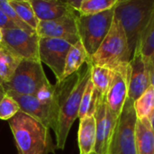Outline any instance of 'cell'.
<instances>
[{
	"mask_svg": "<svg viewBox=\"0 0 154 154\" xmlns=\"http://www.w3.org/2000/svg\"><path fill=\"white\" fill-rule=\"evenodd\" d=\"M91 64L88 61L73 75L61 82H56L59 101V118L55 133L56 148L63 150L71 126L77 118L84 90L90 79Z\"/></svg>",
	"mask_w": 154,
	"mask_h": 154,
	"instance_id": "6da1fadb",
	"label": "cell"
},
{
	"mask_svg": "<svg viewBox=\"0 0 154 154\" xmlns=\"http://www.w3.org/2000/svg\"><path fill=\"white\" fill-rule=\"evenodd\" d=\"M18 154L54 153L56 144L53 143L50 129L30 116L18 112L8 120Z\"/></svg>",
	"mask_w": 154,
	"mask_h": 154,
	"instance_id": "7a4b0ae2",
	"label": "cell"
},
{
	"mask_svg": "<svg viewBox=\"0 0 154 154\" xmlns=\"http://www.w3.org/2000/svg\"><path fill=\"white\" fill-rule=\"evenodd\" d=\"M153 8L154 0H118L115 5V17L126 34L132 57L141 42Z\"/></svg>",
	"mask_w": 154,
	"mask_h": 154,
	"instance_id": "3957f363",
	"label": "cell"
},
{
	"mask_svg": "<svg viewBox=\"0 0 154 154\" xmlns=\"http://www.w3.org/2000/svg\"><path fill=\"white\" fill-rule=\"evenodd\" d=\"M131 58L126 34L120 22L114 16L107 35L95 54L89 58L88 62L113 70L120 65L129 63Z\"/></svg>",
	"mask_w": 154,
	"mask_h": 154,
	"instance_id": "277c9868",
	"label": "cell"
},
{
	"mask_svg": "<svg viewBox=\"0 0 154 154\" xmlns=\"http://www.w3.org/2000/svg\"><path fill=\"white\" fill-rule=\"evenodd\" d=\"M115 16V7L105 12L78 17V32L88 57L97 51L107 35Z\"/></svg>",
	"mask_w": 154,
	"mask_h": 154,
	"instance_id": "5b68a950",
	"label": "cell"
},
{
	"mask_svg": "<svg viewBox=\"0 0 154 154\" xmlns=\"http://www.w3.org/2000/svg\"><path fill=\"white\" fill-rule=\"evenodd\" d=\"M47 82H49V79L41 61L23 60L10 81L4 83L3 87L5 92L35 96Z\"/></svg>",
	"mask_w": 154,
	"mask_h": 154,
	"instance_id": "8992f818",
	"label": "cell"
},
{
	"mask_svg": "<svg viewBox=\"0 0 154 154\" xmlns=\"http://www.w3.org/2000/svg\"><path fill=\"white\" fill-rule=\"evenodd\" d=\"M136 120L134 101L127 97L117 120L108 154H137L135 143Z\"/></svg>",
	"mask_w": 154,
	"mask_h": 154,
	"instance_id": "52a82bcc",
	"label": "cell"
},
{
	"mask_svg": "<svg viewBox=\"0 0 154 154\" xmlns=\"http://www.w3.org/2000/svg\"><path fill=\"white\" fill-rule=\"evenodd\" d=\"M5 93L14 98L19 105L21 112L34 118L49 129L56 131L59 118L58 97L53 102L44 103L37 99L35 96H24L13 92Z\"/></svg>",
	"mask_w": 154,
	"mask_h": 154,
	"instance_id": "ba28073f",
	"label": "cell"
},
{
	"mask_svg": "<svg viewBox=\"0 0 154 154\" xmlns=\"http://www.w3.org/2000/svg\"><path fill=\"white\" fill-rule=\"evenodd\" d=\"M94 116L97 130V140L94 152L96 154H108L109 145L118 119L108 109L106 96H102L98 92Z\"/></svg>",
	"mask_w": 154,
	"mask_h": 154,
	"instance_id": "9c48e42d",
	"label": "cell"
},
{
	"mask_svg": "<svg viewBox=\"0 0 154 154\" xmlns=\"http://www.w3.org/2000/svg\"><path fill=\"white\" fill-rule=\"evenodd\" d=\"M79 15L78 12L71 11L60 18L40 22L36 33L40 38L61 39L74 45L79 41L77 23Z\"/></svg>",
	"mask_w": 154,
	"mask_h": 154,
	"instance_id": "30bf717a",
	"label": "cell"
},
{
	"mask_svg": "<svg viewBox=\"0 0 154 154\" xmlns=\"http://www.w3.org/2000/svg\"><path fill=\"white\" fill-rule=\"evenodd\" d=\"M2 45L10 50L22 60H39V40L40 37L35 32H28L21 29L3 30Z\"/></svg>",
	"mask_w": 154,
	"mask_h": 154,
	"instance_id": "8fae6325",
	"label": "cell"
},
{
	"mask_svg": "<svg viewBox=\"0 0 154 154\" xmlns=\"http://www.w3.org/2000/svg\"><path fill=\"white\" fill-rule=\"evenodd\" d=\"M71 47L72 44L61 39L40 38L39 40V60L51 69L57 81L61 79L66 58Z\"/></svg>",
	"mask_w": 154,
	"mask_h": 154,
	"instance_id": "7c38bea8",
	"label": "cell"
},
{
	"mask_svg": "<svg viewBox=\"0 0 154 154\" xmlns=\"http://www.w3.org/2000/svg\"><path fill=\"white\" fill-rule=\"evenodd\" d=\"M129 71L128 97L134 102L152 86L150 59L142 53L140 44L129 61Z\"/></svg>",
	"mask_w": 154,
	"mask_h": 154,
	"instance_id": "4fadbf2b",
	"label": "cell"
},
{
	"mask_svg": "<svg viewBox=\"0 0 154 154\" xmlns=\"http://www.w3.org/2000/svg\"><path fill=\"white\" fill-rule=\"evenodd\" d=\"M129 72V63L113 69V79L106 95L107 107L117 119L128 97Z\"/></svg>",
	"mask_w": 154,
	"mask_h": 154,
	"instance_id": "5bb4252c",
	"label": "cell"
},
{
	"mask_svg": "<svg viewBox=\"0 0 154 154\" xmlns=\"http://www.w3.org/2000/svg\"><path fill=\"white\" fill-rule=\"evenodd\" d=\"M40 22L60 18L66 14L75 11L67 3L60 0H29Z\"/></svg>",
	"mask_w": 154,
	"mask_h": 154,
	"instance_id": "9a60e30c",
	"label": "cell"
},
{
	"mask_svg": "<svg viewBox=\"0 0 154 154\" xmlns=\"http://www.w3.org/2000/svg\"><path fill=\"white\" fill-rule=\"evenodd\" d=\"M97 140L96 120L94 116H86L79 119L78 132V145L79 154H92Z\"/></svg>",
	"mask_w": 154,
	"mask_h": 154,
	"instance_id": "2e32d148",
	"label": "cell"
},
{
	"mask_svg": "<svg viewBox=\"0 0 154 154\" xmlns=\"http://www.w3.org/2000/svg\"><path fill=\"white\" fill-rule=\"evenodd\" d=\"M135 143L137 154H154V131L149 119L137 118Z\"/></svg>",
	"mask_w": 154,
	"mask_h": 154,
	"instance_id": "e0dca14e",
	"label": "cell"
},
{
	"mask_svg": "<svg viewBox=\"0 0 154 154\" xmlns=\"http://www.w3.org/2000/svg\"><path fill=\"white\" fill-rule=\"evenodd\" d=\"M89 60V57L80 42V40L72 45L70 48L67 58H66V62H65V68L63 74L61 76V79L57 81V82H61L69 76L73 75L74 73L78 72L84 64H86Z\"/></svg>",
	"mask_w": 154,
	"mask_h": 154,
	"instance_id": "ac0fdd59",
	"label": "cell"
},
{
	"mask_svg": "<svg viewBox=\"0 0 154 154\" xmlns=\"http://www.w3.org/2000/svg\"><path fill=\"white\" fill-rule=\"evenodd\" d=\"M22 60L10 50L0 45V79L3 84L10 81Z\"/></svg>",
	"mask_w": 154,
	"mask_h": 154,
	"instance_id": "d6986e66",
	"label": "cell"
},
{
	"mask_svg": "<svg viewBox=\"0 0 154 154\" xmlns=\"http://www.w3.org/2000/svg\"><path fill=\"white\" fill-rule=\"evenodd\" d=\"M20 19L32 30L36 32L40 21L37 18L29 0H8Z\"/></svg>",
	"mask_w": 154,
	"mask_h": 154,
	"instance_id": "ffe728a7",
	"label": "cell"
},
{
	"mask_svg": "<svg viewBox=\"0 0 154 154\" xmlns=\"http://www.w3.org/2000/svg\"><path fill=\"white\" fill-rule=\"evenodd\" d=\"M113 79V70L105 67L91 65L90 79L95 89L102 96H106Z\"/></svg>",
	"mask_w": 154,
	"mask_h": 154,
	"instance_id": "44dd1931",
	"label": "cell"
},
{
	"mask_svg": "<svg viewBox=\"0 0 154 154\" xmlns=\"http://www.w3.org/2000/svg\"><path fill=\"white\" fill-rule=\"evenodd\" d=\"M134 107L138 119L147 118L150 121L154 116V88L151 86L136 101Z\"/></svg>",
	"mask_w": 154,
	"mask_h": 154,
	"instance_id": "7402d4cb",
	"label": "cell"
},
{
	"mask_svg": "<svg viewBox=\"0 0 154 154\" xmlns=\"http://www.w3.org/2000/svg\"><path fill=\"white\" fill-rule=\"evenodd\" d=\"M97 91L95 89L91 79H89L81 98V103L79 112V119L85 117L86 116H94L96 105H97Z\"/></svg>",
	"mask_w": 154,
	"mask_h": 154,
	"instance_id": "603a6c76",
	"label": "cell"
},
{
	"mask_svg": "<svg viewBox=\"0 0 154 154\" xmlns=\"http://www.w3.org/2000/svg\"><path fill=\"white\" fill-rule=\"evenodd\" d=\"M117 1L118 0H83L79 14L81 15L97 14L115 7Z\"/></svg>",
	"mask_w": 154,
	"mask_h": 154,
	"instance_id": "cb8c5ba5",
	"label": "cell"
},
{
	"mask_svg": "<svg viewBox=\"0 0 154 154\" xmlns=\"http://www.w3.org/2000/svg\"><path fill=\"white\" fill-rule=\"evenodd\" d=\"M141 51L146 57H151L154 54V8L150 22L143 34L141 42Z\"/></svg>",
	"mask_w": 154,
	"mask_h": 154,
	"instance_id": "d4e9b609",
	"label": "cell"
},
{
	"mask_svg": "<svg viewBox=\"0 0 154 154\" xmlns=\"http://www.w3.org/2000/svg\"><path fill=\"white\" fill-rule=\"evenodd\" d=\"M18 112H20L18 103L12 96L5 93L0 102V120L8 121L13 118Z\"/></svg>",
	"mask_w": 154,
	"mask_h": 154,
	"instance_id": "484cf974",
	"label": "cell"
},
{
	"mask_svg": "<svg viewBox=\"0 0 154 154\" xmlns=\"http://www.w3.org/2000/svg\"><path fill=\"white\" fill-rule=\"evenodd\" d=\"M0 10L5 14V15L16 25L18 29H21L23 31L28 32H35V31L32 30L28 25H26L18 16L14 9L12 7V5L9 4L8 0H0Z\"/></svg>",
	"mask_w": 154,
	"mask_h": 154,
	"instance_id": "4316f807",
	"label": "cell"
},
{
	"mask_svg": "<svg viewBox=\"0 0 154 154\" xmlns=\"http://www.w3.org/2000/svg\"><path fill=\"white\" fill-rule=\"evenodd\" d=\"M36 98L44 103H51L56 100L57 94H56V86L51 84V82H47L44 84L39 91L35 95Z\"/></svg>",
	"mask_w": 154,
	"mask_h": 154,
	"instance_id": "83f0119b",
	"label": "cell"
},
{
	"mask_svg": "<svg viewBox=\"0 0 154 154\" xmlns=\"http://www.w3.org/2000/svg\"><path fill=\"white\" fill-rule=\"evenodd\" d=\"M0 28L2 30H10V29H18L16 25L0 10Z\"/></svg>",
	"mask_w": 154,
	"mask_h": 154,
	"instance_id": "f1b7e54d",
	"label": "cell"
},
{
	"mask_svg": "<svg viewBox=\"0 0 154 154\" xmlns=\"http://www.w3.org/2000/svg\"><path fill=\"white\" fill-rule=\"evenodd\" d=\"M82 1L83 0H72V1H67V3L72 9H74L76 12L79 13L80 6H81V4H82Z\"/></svg>",
	"mask_w": 154,
	"mask_h": 154,
	"instance_id": "f546056e",
	"label": "cell"
},
{
	"mask_svg": "<svg viewBox=\"0 0 154 154\" xmlns=\"http://www.w3.org/2000/svg\"><path fill=\"white\" fill-rule=\"evenodd\" d=\"M150 59V70H151V85L154 88V54H152Z\"/></svg>",
	"mask_w": 154,
	"mask_h": 154,
	"instance_id": "4dcf8cb0",
	"label": "cell"
},
{
	"mask_svg": "<svg viewBox=\"0 0 154 154\" xmlns=\"http://www.w3.org/2000/svg\"><path fill=\"white\" fill-rule=\"evenodd\" d=\"M5 95V90L3 87V85H0V102L2 100V98L4 97V96Z\"/></svg>",
	"mask_w": 154,
	"mask_h": 154,
	"instance_id": "1f68e13d",
	"label": "cell"
},
{
	"mask_svg": "<svg viewBox=\"0 0 154 154\" xmlns=\"http://www.w3.org/2000/svg\"><path fill=\"white\" fill-rule=\"evenodd\" d=\"M3 38H4V35H3V30L0 28V45L2 44L3 42Z\"/></svg>",
	"mask_w": 154,
	"mask_h": 154,
	"instance_id": "d6a6232c",
	"label": "cell"
},
{
	"mask_svg": "<svg viewBox=\"0 0 154 154\" xmlns=\"http://www.w3.org/2000/svg\"><path fill=\"white\" fill-rule=\"evenodd\" d=\"M151 123H152V129H153V131H154V116H153V118L151 120Z\"/></svg>",
	"mask_w": 154,
	"mask_h": 154,
	"instance_id": "836d02e7",
	"label": "cell"
},
{
	"mask_svg": "<svg viewBox=\"0 0 154 154\" xmlns=\"http://www.w3.org/2000/svg\"><path fill=\"white\" fill-rule=\"evenodd\" d=\"M0 85H3V82H2V80H1V79H0Z\"/></svg>",
	"mask_w": 154,
	"mask_h": 154,
	"instance_id": "e575fe53",
	"label": "cell"
},
{
	"mask_svg": "<svg viewBox=\"0 0 154 154\" xmlns=\"http://www.w3.org/2000/svg\"><path fill=\"white\" fill-rule=\"evenodd\" d=\"M92 154H96V153H95V152H93V153H92Z\"/></svg>",
	"mask_w": 154,
	"mask_h": 154,
	"instance_id": "d590c367",
	"label": "cell"
}]
</instances>
